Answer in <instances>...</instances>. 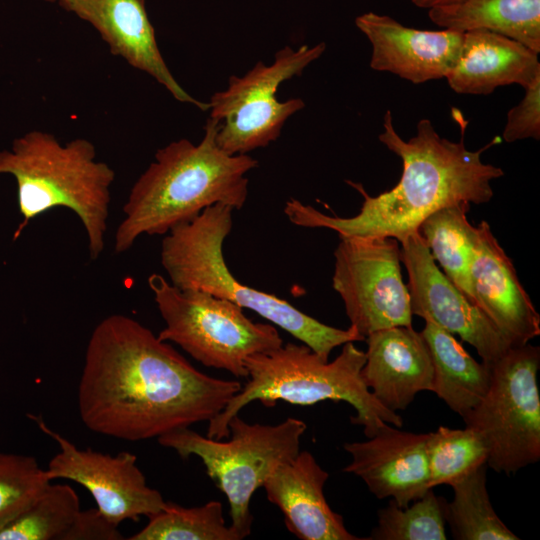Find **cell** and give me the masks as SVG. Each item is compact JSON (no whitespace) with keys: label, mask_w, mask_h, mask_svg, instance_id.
<instances>
[{"label":"cell","mask_w":540,"mask_h":540,"mask_svg":"<svg viewBox=\"0 0 540 540\" xmlns=\"http://www.w3.org/2000/svg\"><path fill=\"white\" fill-rule=\"evenodd\" d=\"M241 387L197 370L149 328L113 314L89 338L78 409L91 431L135 442L208 422Z\"/></svg>","instance_id":"6da1fadb"},{"label":"cell","mask_w":540,"mask_h":540,"mask_svg":"<svg viewBox=\"0 0 540 540\" xmlns=\"http://www.w3.org/2000/svg\"><path fill=\"white\" fill-rule=\"evenodd\" d=\"M379 141L403 164L400 180L392 189L369 195L361 183H347L363 196L360 211L352 217L326 215L297 199H289L284 212L291 223L305 228H327L340 238L390 237L398 242L417 232L433 212L457 203L483 204L493 197L491 182L504 171L484 163L482 153L495 143L471 151L459 142L441 137L429 119H421L416 134L404 140L395 130L387 110Z\"/></svg>","instance_id":"7a4b0ae2"},{"label":"cell","mask_w":540,"mask_h":540,"mask_svg":"<svg viewBox=\"0 0 540 540\" xmlns=\"http://www.w3.org/2000/svg\"><path fill=\"white\" fill-rule=\"evenodd\" d=\"M219 121L209 118L198 144L172 141L133 184L123 206L124 218L114 250L130 249L141 235H165L215 204L241 209L248 196L246 174L258 166L248 154L231 155L216 141Z\"/></svg>","instance_id":"3957f363"},{"label":"cell","mask_w":540,"mask_h":540,"mask_svg":"<svg viewBox=\"0 0 540 540\" xmlns=\"http://www.w3.org/2000/svg\"><path fill=\"white\" fill-rule=\"evenodd\" d=\"M365 361V352L354 342L345 343L331 362L323 360L303 343L282 344L254 354L245 361L247 382L224 409L208 421L207 437L228 438L231 418L254 401L268 407L278 400L297 405L345 401L356 411L350 418L352 424L362 426L367 438L387 424L402 427L401 416L382 405L365 385L361 376Z\"/></svg>","instance_id":"277c9868"},{"label":"cell","mask_w":540,"mask_h":540,"mask_svg":"<svg viewBox=\"0 0 540 540\" xmlns=\"http://www.w3.org/2000/svg\"><path fill=\"white\" fill-rule=\"evenodd\" d=\"M0 174L12 175L17 184L23 217L14 239L35 217L56 208L73 211L82 222L90 258L104 249L114 170L96 159L94 144L85 138L66 143L55 135L33 130L0 151Z\"/></svg>","instance_id":"5b68a950"},{"label":"cell","mask_w":540,"mask_h":540,"mask_svg":"<svg viewBox=\"0 0 540 540\" xmlns=\"http://www.w3.org/2000/svg\"><path fill=\"white\" fill-rule=\"evenodd\" d=\"M233 210L215 204L165 234L161 264L171 284L180 289L203 291L250 309L287 331L323 360H328L338 346L365 340L352 326L340 329L326 325L276 295L240 283L228 269L223 254V243L232 229Z\"/></svg>","instance_id":"8992f818"},{"label":"cell","mask_w":540,"mask_h":540,"mask_svg":"<svg viewBox=\"0 0 540 540\" xmlns=\"http://www.w3.org/2000/svg\"><path fill=\"white\" fill-rule=\"evenodd\" d=\"M306 428L304 421L293 417L268 425L248 423L238 414L229 421L231 438L227 441L204 437L190 427L157 440L181 458L195 455L202 460L207 475L227 498L230 526L244 539L251 533L250 500L254 492L278 465L299 453Z\"/></svg>","instance_id":"52a82bcc"},{"label":"cell","mask_w":540,"mask_h":540,"mask_svg":"<svg viewBox=\"0 0 540 540\" xmlns=\"http://www.w3.org/2000/svg\"><path fill=\"white\" fill-rule=\"evenodd\" d=\"M148 285L165 323L158 338L177 344L206 367L247 378L248 357L283 344L275 325L253 322L231 301L180 289L157 273L148 277Z\"/></svg>","instance_id":"ba28073f"},{"label":"cell","mask_w":540,"mask_h":540,"mask_svg":"<svg viewBox=\"0 0 540 540\" xmlns=\"http://www.w3.org/2000/svg\"><path fill=\"white\" fill-rule=\"evenodd\" d=\"M491 367V383L463 420L483 442L487 466L507 475L540 459V348L511 346Z\"/></svg>","instance_id":"9c48e42d"},{"label":"cell","mask_w":540,"mask_h":540,"mask_svg":"<svg viewBox=\"0 0 540 540\" xmlns=\"http://www.w3.org/2000/svg\"><path fill=\"white\" fill-rule=\"evenodd\" d=\"M326 44L285 46L276 52L271 65L259 61L245 75L229 78L225 90L214 93L209 103L210 118L219 121L216 141L228 154H247L268 146L281 133L284 123L305 103L300 98L279 101V86L317 60Z\"/></svg>","instance_id":"30bf717a"},{"label":"cell","mask_w":540,"mask_h":540,"mask_svg":"<svg viewBox=\"0 0 540 540\" xmlns=\"http://www.w3.org/2000/svg\"><path fill=\"white\" fill-rule=\"evenodd\" d=\"M333 289L341 297L350 326L366 338L395 326H412L398 241L390 237L340 238L334 251Z\"/></svg>","instance_id":"8fae6325"},{"label":"cell","mask_w":540,"mask_h":540,"mask_svg":"<svg viewBox=\"0 0 540 540\" xmlns=\"http://www.w3.org/2000/svg\"><path fill=\"white\" fill-rule=\"evenodd\" d=\"M30 417L58 444L59 451L46 469L52 481L67 479L82 485L94 498L97 509L118 525L141 516L150 517L162 509L165 500L158 490L147 485L136 455L80 449L48 427L41 417Z\"/></svg>","instance_id":"7c38bea8"},{"label":"cell","mask_w":540,"mask_h":540,"mask_svg":"<svg viewBox=\"0 0 540 540\" xmlns=\"http://www.w3.org/2000/svg\"><path fill=\"white\" fill-rule=\"evenodd\" d=\"M400 244L412 314L458 335L475 348L482 362L492 365L512 346L510 342L437 267L418 231Z\"/></svg>","instance_id":"4fadbf2b"},{"label":"cell","mask_w":540,"mask_h":540,"mask_svg":"<svg viewBox=\"0 0 540 540\" xmlns=\"http://www.w3.org/2000/svg\"><path fill=\"white\" fill-rule=\"evenodd\" d=\"M355 24L371 43L370 67L413 84L446 78L460 56L464 32L420 30L375 12L359 15Z\"/></svg>","instance_id":"5bb4252c"},{"label":"cell","mask_w":540,"mask_h":540,"mask_svg":"<svg viewBox=\"0 0 540 540\" xmlns=\"http://www.w3.org/2000/svg\"><path fill=\"white\" fill-rule=\"evenodd\" d=\"M427 437L387 424L365 441L344 444L351 462L343 470L362 479L376 498L406 507L432 489Z\"/></svg>","instance_id":"9a60e30c"},{"label":"cell","mask_w":540,"mask_h":540,"mask_svg":"<svg viewBox=\"0 0 540 540\" xmlns=\"http://www.w3.org/2000/svg\"><path fill=\"white\" fill-rule=\"evenodd\" d=\"M476 228L470 266L474 303L512 346L524 345L540 335V315L488 222Z\"/></svg>","instance_id":"2e32d148"},{"label":"cell","mask_w":540,"mask_h":540,"mask_svg":"<svg viewBox=\"0 0 540 540\" xmlns=\"http://www.w3.org/2000/svg\"><path fill=\"white\" fill-rule=\"evenodd\" d=\"M71 12L93 26L114 55L153 77L176 100L209 110L208 102L192 97L170 72L158 47L145 0H78Z\"/></svg>","instance_id":"e0dca14e"},{"label":"cell","mask_w":540,"mask_h":540,"mask_svg":"<svg viewBox=\"0 0 540 540\" xmlns=\"http://www.w3.org/2000/svg\"><path fill=\"white\" fill-rule=\"evenodd\" d=\"M361 376L375 398L396 412L405 410L421 391H432L433 364L421 332L395 326L365 338Z\"/></svg>","instance_id":"ac0fdd59"},{"label":"cell","mask_w":540,"mask_h":540,"mask_svg":"<svg viewBox=\"0 0 540 540\" xmlns=\"http://www.w3.org/2000/svg\"><path fill=\"white\" fill-rule=\"evenodd\" d=\"M329 474L308 451L278 465L265 480L267 499L284 515L287 529L301 540H362L324 496Z\"/></svg>","instance_id":"d6986e66"},{"label":"cell","mask_w":540,"mask_h":540,"mask_svg":"<svg viewBox=\"0 0 540 540\" xmlns=\"http://www.w3.org/2000/svg\"><path fill=\"white\" fill-rule=\"evenodd\" d=\"M540 77L538 54L487 30L464 32L460 56L446 77L458 94L488 95L501 86H529Z\"/></svg>","instance_id":"ffe728a7"},{"label":"cell","mask_w":540,"mask_h":540,"mask_svg":"<svg viewBox=\"0 0 540 540\" xmlns=\"http://www.w3.org/2000/svg\"><path fill=\"white\" fill-rule=\"evenodd\" d=\"M433 364L434 392L462 419L483 399L491 383V367L477 362L453 334L425 320L421 331Z\"/></svg>","instance_id":"44dd1931"},{"label":"cell","mask_w":540,"mask_h":540,"mask_svg":"<svg viewBox=\"0 0 540 540\" xmlns=\"http://www.w3.org/2000/svg\"><path fill=\"white\" fill-rule=\"evenodd\" d=\"M428 10L442 29L487 30L540 53V0H461Z\"/></svg>","instance_id":"7402d4cb"},{"label":"cell","mask_w":540,"mask_h":540,"mask_svg":"<svg viewBox=\"0 0 540 540\" xmlns=\"http://www.w3.org/2000/svg\"><path fill=\"white\" fill-rule=\"evenodd\" d=\"M469 203L443 207L426 217L418 233L447 278L472 302L470 266L477 228L467 219ZM475 304V303H474Z\"/></svg>","instance_id":"603a6c76"},{"label":"cell","mask_w":540,"mask_h":540,"mask_svg":"<svg viewBox=\"0 0 540 540\" xmlns=\"http://www.w3.org/2000/svg\"><path fill=\"white\" fill-rule=\"evenodd\" d=\"M487 464L451 485L454 496L444 515L456 540H519L499 518L489 498Z\"/></svg>","instance_id":"cb8c5ba5"},{"label":"cell","mask_w":540,"mask_h":540,"mask_svg":"<svg viewBox=\"0 0 540 540\" xmlns=\"http://www.w3.org/2000/svg\"><path fill=\"white\" fill-rule=\"evenodd\" d=\"M149 522L129 540H241L227 526L220 501L186 508L165 501L162 509L148 517Z\"/></svg>","instance_id":"d4e9b609"},{"label":"cell","mask_w":540,"mask_h":540,"mask_svg":"<svg viewBox=\"0 0 540 540\" xmlns=\"http://www.w3.org/2000/svg\"><path fill=\"white\" fill-rule=\"evenodd\" d=\"M79 510L75 490L51 482L27 508L0 526V540H60Z\"/></svg>","instance_id":"484cf974"},{"label":"cell","mask_w":540,"mask_h":540,"mask_svg":"<svg viewBox=\"0 0 540 540\" xmlns=\"http://www.w3.org/2000/svg\"><path fill=\"white\" fill-rule=\"evenodd\" d=\"M430 487L452 485L483 464L487 452L479 436L470 428L439 426L427 437Z\"/></svg>","instance_id":"4316f807"},{"label":"cell","mask_w":540,"mask_h":540,"mask_svg":"<svg viewBox=\"0 0 540 540\" xmlns=\"http://www.w3.org/2000/svg\"><path fill=\"white\" fill-rule=\"evenodd\" d=\"M445 499L429 489L406 507L392 499L378 511L377 525L367 539L372 540H446Z\"/></svg>","instance_id":"83f0119b"},{"label":"cell","mask_w":540,"mask_h":540,"mask_svg":"<svg viewBox=\"0 0 540 540\" xmlns=\"http://www.w3.org/2000/svg\"><path fill=\"white\" fill-rule=\"evenodd\" d=\"M51 482L35 457L0 452V526L27 508Z\"/></svg>","instance_id":"f1b7e54d"},{"label":"cell","mask_w":540,"mask_h":540,"mask_svg":"<svg viewBox=\"0 0 540 540\" xmlns=\"http://www.w3.org/2000/svg\"><path fill=\"white\" fill-rule=\"evenodd\" d=\"M522 100L507 113L502 138L507 143L540 139V77L524 88Z\"/></svg>","instance_id":"f546056e"},{"label":"cell","mask_w":540,"mask_h":540,"mask_svg":"<svg viewBox=\"0 0 540 540\" xmlns=\"http://www.w3.org/2000/svg\"><path fill=\"white\" fill-rule=\"evenodd\" d=\"M118 526L97 507L79 510L60 540H123Z\"/></svg>","instance_id":"4dcf8cb0"},{"label":"cell","mask_w":540,"mask_h":540,"mask_svg":"<svg viewBox=\"0 0 540 540\" xmlns=\"http://www.w3.org/2000/svg\"><path fill=\"white\" fill-rule=\"evenodd\" d=\"M461 0H412V3L419 8L430 9L437 6L457 3Z\"/></svg>","instance_id":"1f68e13d"},{"label":"cell","mask_w":540,"mask_h":540,"mask_svg":"<svg viewBox=\"0 0 540 540\" xmlns=\"http://www.w3.org/2000/svg\"><path fill=\"white\" fill-rule=\"evenodd\" d=\"M50 3H57L61 7H63L65 10L71 12L72 8L76 4L78 0H45Z\"/></svg>","instance_id":"d6a6232c"}]
</instances>
